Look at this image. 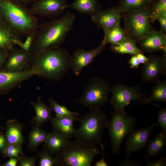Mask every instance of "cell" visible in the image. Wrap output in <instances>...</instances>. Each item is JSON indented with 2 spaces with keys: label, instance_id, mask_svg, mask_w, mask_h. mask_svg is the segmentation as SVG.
<instances>
[{
  "label": "cell",
  "instance_id": "bcb514c9",
  "mask_svg": "<svg viewBox=\"0 0 166 166\" xmlns=\"http://www.w3.org/2000/svg\"><path fill=\"white\" fill-rule=\"evenodd\" d=\"M23 4H26L33 2H34L37 0H11Z\"/></svg>",
  "mask_w": 166,
  "mask_h": 166
},
{
  "label": "cell",
  "instance_id": "7c38bea8",
  "mask_svg": "<svg viewBox=\"0 0 166 166\" xmlns=\"http://www.w3.org/2000/svg\"><path fill=\"white\" fill-rule=\"evenodd\" d=\"M105 44L102 42L97 47L89 50L79 49L71 56L70 69L76 76H79L82 70L94 61L95 57L105 49Z\"/></svg>",
  "mask_w": 166,
  "mask_h": 166
},
{
  "label": "cell",
  "instance_id": "f6af8a7d",
  "mask_svg": "<svg viewBox=\"0 0 166 166\" xmlns=\"http://www.w3.org/2000/svg\"><path fill=\"white\" fill-rule=\"evenodd\" d=\"M136 55L140 64H144L147 62L148 57L144 55L143 52L139 53Z\"/></svg>",
  "mask_w": 166,
  "mask_h": 166
},
{
  "label": "cell",
  "instance_id": "e575fe53",
  "mask_svg": "<svg viewBox=\"0 0 166 166\" xmlns=\"http://www.w3.org/2000/svg\"><path fill=\"white\" fill-rule=\"evenodd\" d=\"M36 160L35 157H28L23 156L19 160L18 165L20 166H35Z\"/></svg>",
  "mask_w": 166,
  "mask_h": 166
},
{
  "label": "cell",
  "instance_id": "4316f807",
  "mask_svg": "<svg viewBox=\"0 0 166 166\" xmlns=\"http://www.w3.org/2000/svg\"><path fill=\"white\" fill-rule=\"evenodd\" d=\"M71 7L81 13L92 15L97 12V3L95 0H75L67 8Z\"/></svg>",
  "mask_w": 166,
  "mask_h": 166
},
{
  "label": "cell",
  "instance_id": "ab89813d",
  "mask_svg": "<svg viewBox=\"0 0 166 166\" xmlns=\"http://www.w3.org/2000/svg\"><path fill=\"white\" fill-rule=\"evenodd\" d=\"M9 51L0 50V69L3 66Z\"/></svg>",
  "mask_w": 166,
  "mask_h": 166
},
{
  "label": "cell",
  "instance_id": "836d02e7",
  "mask_svg": "<svg viewBox=\"0 0 166 166\" xmlns=\"http://www.w3.org/2000/svg\"><path fill=\"white\" fill-rule=\"evenodd\" d=\"M159 126L160 132L166 135V108H162L159 111L156 123Z\"/></svg>",
  "mask_w": 166,
  "mask_h": 166
},
{
  "label": "cell",
  "instance_id": "9a60e30c",
  "mask_svg": "<svg viewBox=\"0 0 166 166\" xmlns=\"http://www.w3.org/2000/svg\"><path fill=\"white\" fill-rule=\"evenodd\" d=\"M65 0H37L30 9L34 15L52 17L67 8Z\"/></svg>",
  "mask_w": 166,
  "mask_h": 166
},
{
  "label": "cell",
  "instance_id": "d4e9b609",
  "mask_svg": "<svg viewBox=\"0 0 166 166\" xmlns=\"http://www.w3.org/2000/svg\"><path fill=\"white\" fill-rule=\"evenodd\" d=\"M151 2V0H121L117 7L122 13H126L148 8Z\"/></svg>",
  "mask_w": 166,
  "mask_h": 166
},
{
  "label": "cell",
  "instance_id": "4fadbf2b",
  "mask_svg": "<svg viewBox=\"0 0 166 166\" xmlns=\"http://www.w3.org/2000/svg\"><path fill=\"white\" fill-rule=\"evenodd\" d=\"M156 125V123H154L148 127L134 129L128 134L125 145L127 158L129 159L132 153L146 147L152 131Z\"/></svg>",
  "mask_w": 166,
  "mask_h": 166
},
{
  "label": "cell",
  "instance_id": "7dc6e473",
  "mask_svg": "<svg viewBox=\"0 0 166 166\" xmlns=\"http://www.w3.org/2000/svg\"><path fill=\"white\" fill-rule=\"evenodd\" d=\"M154 0H151V2L153 1Z\"/></svg>",
  "mask_w": 166,
  "mask_h": 166
},
{
  "label": "cell",
  "instance_id": "603a6c76",
  "mask_svg": "<svg viewBox=\"0 0 166 166\" xmlns=\"http://www.w3.org/2000/svg\"><path fill=\"white\" fill-rule=\"evenodd\" d=\"M166 135L160 132L153 139L148 141L146 146L147 155L144 161L149 160L150 157L154 158L162 152L166 144Z\"/></svg>",
  "mask_w": 166,
  "mask_h": 166
},
{
  "label": "cell",
  "instance_id": "60d3db41",
  "mask_svg": "<svg viewBox=\"0 0 166 166\" xmlns=\"http://www.w3.org/2000/svg\"><path fill=\"white\" fill-rule=\"evenodd\" d=\"M7 145L5 135L0 132V152L3 153Z\"/></svg>",
  "mask_w": 166,
  "mask_h": 166
},
{
  "label": "cell",
  "instance_id": "52a82bcc",
  "mask_svg": "<svg viewBox=\"0 0 166 166\" xmlns=\"http://www.w3.org/2000/svg\"><path fill=\"white\" fill-rule=\"evenodd\" d=\"M123 21V29L127 37L136 42H139L152 30L148 7L125 13Z\"/></svg>",
  "mask_w": 166,
  "mask_h": 166
},
{
  "label": "cell",
  "instance_id": "9c48e42d",
  "mask_svg": "<svg viewBox=\"0 0 166 166\" xmlns=\"http://www.w3.org/2000/svg\"><path fill=\"white\" fill-rule=\"evenodd\" d=\"M110 103L115 110L125 111V107L133 101L142 104H148V97L138 86H130L119 83L112 87Z\"/></svg>",
  "mask_w": 166,
  "mask_h": 166
},
{
  "label": "cell",
  "instance_id": "74e56055",
  "mask_svg": "<svg viewBox=\"0 0 166 166\" xmlns=\"http://www.w3.org/2000/svg\"><path fill=\"white\" fill-rule=\"evenodd\" d=\"M128 63L130 67L132 69L138 68L140 64L136 55H132Z\"/></svg>",
  "mask_w": 166,
  "mask_h": 166
},
{
  "label": "cell",
  "instance_id": "f1b7e54d",
  "mask_svg": "<svg viewBox=\"0 0 166 166\" xmlns=\"http://www.w3.org/2000/svg\"><path fill=\"white\" fill-rule=\"evenodd\" d=\"M48 133L35 125L30 132L29 139V146L34 148L37 147L40 144L44 142Z\"/></svg>",
  "mask_w": 166,
  "mask_h": 166
},
{
  "label": "cell",
  "instance_id": "83f0119b",
  "mask_svg": "<svg viewBox=\"0 0 166 166\" xmlns=\"http://www.w3.org/2000/svg\"><path fill=\"white\" fill-rule=\"evenodd\" d=\"M153 88L151 96L148 97V104L160 101L166 103V81H159Z\"/></svg>",
  "mask_w": 166,
  "mask_h": 166
},
{
  "label": "cell",
  "instance_id": "d590c367",
  "mask_svg": "<svg viewBox=\"0 0 166 166\" xmlns=\"http://www.w3.org/2000/svg\"><path fill=\"white\" fill-rule=\"evenodd\" d=\"M34 36L33 35L27 36L26 40L25 42H23L21 45L19 47L25 50L29 51L32 45Z\"/></svg>",
  "mask_w": 166,
  "mask_h": 166
},
{
  "label": "cell",
  "instance_id": "7a4b0ae2",
  "mask_svg": "<svg viewBox=\"0 0 166 166\" xmlns=\"http://www.w3.org/2000/svg\"><path fill=\"white\" fill-rule=\"evenodd\" d=\"M75 18L73 14L68 11L59 19L39 26L29 50L33 57L42 50L59 47L72 29Z\"/></svg>",
  "mask_w": 166,
  "mask_h": 166
},
{
  "label": "cell",
  "instance_id": "30bf717a",
  "mask_svg": "<svg viewBox=\"0 0 166 166\" xmlns=\"http://www.w3.org/2000/svg\"><path fill=\"white\" fill-rule=\"evenodd\" d=\"M32 58L29 51L15 46L9 52L2 71L17 73L26 70L30 68Z\"/></svg>",
  "mask_w": 166,
  "mask_h": 166
},
{
  "label": "cell",
  "instance_id": "5bb4252c",
  "mask_svg": "<svg viewBox=\"0 0 166 166\" xmlns=\"http://www.w3.org/2000/svg\"><path fill=\"white\" fill-rule=\"evenodd\" d=\"M122 14L117 6L97 12L91 15V20L102 29L105 34L120 23Z\"/></svg>",
  "mask_w": 166,
  "mask_h": 166
},
{
  "label": "cell",
  "instance_id": "44dd1931",
  "mask_svg": "<svg viewBox=\"0 0 166 166\" xmlns=\"http://www.w3.org/2000/svg\"><path fill=\"white\" fill-rule=\"evenodd\" d=\"M68 139L53 130L48 133L44 142L45 149L51 154L57 153L65 147L69 141Z\"/></svg>",
  "mask_w": 166,
  "mask_h": 166
},
{
  "label": "cell",
  "instance_id": "e0dca14e",
  "mask_svg": "<svg viewBox=\"0 0 166 166\" xmlns=\"http://www.w3.org/2000/svg\"><path fill=\"white\" fill-rule=\"evenodd\" d=\"M139 42L144 51L152 53L162 50L166 53V35L161 31L152 30Z\"/></svg>",
  "mask_w": 166,
  "mask_h": 166
},
{
  "label": "cell",
  "instance_id": "3957f363",
  "mask_svg": "<svg viewBox=\"0 0 166 166\" xmlns=\"http://www.w3.org/2000/svg\"><path fill=\"white\" fill-rule=\"evenodd\" d=\"M0 18L17 35H34L39 26L35 15L23 4L11 0H0Z\"/></svg>",
  "mask_w": 166,
  "mask_h": 166
},
{
  "label": "cell",
  "instance_id": "ac0fdd59",
  "mask_svg": "<svg viewBox=\"0 0 166 166\" xmlns=\"http://www.w3.org/2000/svg\"><path fill=\"white\" fill-rule=\"evenodd\" d=\"M23 43L20 36L14 32L0 18V50L10 51Z\"/></svg>",
  "mask_w": 166,
  "mask_h": 166
},
{
  "label": "cell",
  "instance_id": "ffe728a7",
  "mask_svg": "<svg viewBox=\"0 0 166 166\" xmlns=\"http://www.w3.org/2000/svg\"><path fill=\"white\" fill-rule=\"evenodd\" d=\"M6 125L5 136L7 145H15L22 148L23 142V125L16 120L12 119L7 122Z\"/></svg>",
  "mask_w": 166,
  "mask_h": 166
},
{
  "label": "cell",
  "instance_id": "4dcf8cb0",
  "mask_svg": "<svg viewBox=\"0 0 166 166\" xmlns=\"http://www.w3.org/2000/svg\"><path fill=\"white\" fill-rule=\"evenodd\" d=\"M150 11L152 23L159 17L166 15V0H158Z\"/></svg>",
  "mask_w": 166,
  "mask_h": 166
},
{
  "label": "cell",
  "instance_id": "c3c4849f",
  "mask_svg": "<svg viewBox=\"0 0 166 166\" xmlns=\"http://www.w3.org/2000/svg\"><path fill=\"white\" fill-rule=\"evenodd\" d=\"M1 118V117H0V118ZM0 128H1V127H0Z\"/></svg>",
  "mask_w": 166,
  "mask_h": 166
},
{
  "label": "cell",
  "instance_id": "cb8c5ba5",
  "mask_svg": "<svg viewBox=\"0 0 166 166\" xmlns=\"http://www.w3.org/2000/svg\"><path fill=\"white\" fill-rule=\"evenodd\" d=\"M136 42L127 37L122 42L111 45L110 49L116 53L121 54L134 55L143 52L141 49L137 47Z\"/></svg>",
  "mask_w": 166,
  "mask_h": 166
},
{
  "label": "cell",
  "instance_id": "ba28073f",
  "mask_svg": "<svg viewBox=\"0 0 166 166\" xmlns=\"http://www.w3.org/2000/svg\"><path fill=\"white\" fill-rule=\"evenodd\" d=\"M111 89L106 81L98 77L92 78L77 101L89 109H101L108 103Z\"/></svg>",
  "mask_w": 166,
  "mask_h": 166
},
{
  "label": "cell",
  "instance_id": "1f68e13d",
  "mask_svg": "<svg viewBox=\"0 0 166 166\" xmlns=\"http://www.w3.org/2000/svg\"><path fill=\"white\" fill-rule=\"evenodd\" d=\"M50 153L45 149L40 153L39 166H53L58 165L56 157H52Z\"/></svg>",
  "mask_w": 166,
  "mask_h": 166
},
{
  "label": "cell",
  "instance_id": "277c9868",
  "mask_svg": "<svg viewBox=\"0 0 166 166\" xmlns=\"http://www.w3.org/2000/svg\"><path fill=\"white\" fill-rule=\"evenodd\" d=\"M79 121L81 125L76 129L74 136L75 140L91 145L100 143L108 121L105 113L101 109H89Z\"/></svg>",
  "mask_w": 166,
  "mask_h": 166
},
{
  "label": "cell",
  "instance_id": "484cf974",
  "mask_svg": "<svg viewBox=\"0 0 166 166\" xmlns=\"http://www.w3.org/2000/svg\"><path fill=\"white\" fill-rule=\"evenodd\" d=\"M127 38L119 23L105 34L102 42L105 45L109 43L113 45L122 42Z\"/></svg>",
  "mask_w": 166,
  "mask_h": 166
},
{
  "label": "cell",
  "instance_id": "2e32d148",
  "mask_svg": "<svg viewBox=\"0 0 166 166\" xmlns=\"http://www.w3.org/2000/svg\"><path fill=\"white\" fill-rule=\"evenodd\" d=\"M37 71L31 68L20 72L0 71V90L11 89L29 78L37 75Z\"/></svg>",
  "mask_w": 166,
  "mask_h": 166
},
{
  "label": "cell",
  "instance_id": "7bdbcfd3",
  "mask_svg": "<svg viewBox=\"0 0 166 166\" xmlns=\"http://www.w3.org/2000/svg\"><path fill=\"white\" fill-rule=\"evenodd\" d=\"M19 159L14 157H10L9 160L5 163L2 164L3 166H16Z\"/></svg>",
  "mask_w": 166,
  "mask_h": 166
},
{
  "label": "cell",
  "instance_id": "8992f818",
  "mask_svg": "<svg viewBox=\"0 0 166 166\" xmlns=\"http://www.w3.org/2000/svg\"><path fill=\"white\" fill-rule=\"evenodd\" d=\"M107 127L111 140L112 152L117 155L121 152L122 141L125 137L135 128L136 118L125 111L115 110L112 113Z\"/></svg>",
  "mask_w": 166,
  "mask_h": 166
},
{
  "label": "cell",
  "instance_id": "d6986e66",
  "mask_svg": "<svg viewBox=\"0 0 166 166\" xmlns=\"http://www.w3.org/2000/svg\"><path fill=\"white\" fill-rule=\"evenodd\" d=\"M77 116L57 117L50 120L54 131L61 134L68 138L74 136L76 129L73 127L74 122L79 121Z\"/></svg>",
  "mask_w": 166,
  "mask_h": 166
},
{
  "label": "cell",
  "instance_id": "5b68a950",
  "mask_svg": "<svg viewBox=\"0 0 166 166\" xmlns=\"http://www.w3.org/2000/svg\"><path fill=\"white\" fill-rule=\"evenodd\" d=\"M96 145L82 143L75 140L69 141L65 147L56 153L58 165L65 166H90L94 156L99 154Z\"/></svg>",
  "mask_w": 166,
  "mask_h": 166
},
{
  "label": "cell",
  "instance_id": "f35d334b",
  "mask_svg": "<svg viewBox=\"0 0 166 166\" xmlns=\"http://www.w3.org/2000/svg\"><path fill=\"white\" fill-rule=\"evenodd\" d=\"M157 20L159 22L161 26V31L165 34L166 31V15L159 17Z\"/></svg>",
  "mask_w": 166,
  "mask_h": 166
},
{
  "label": "cell",
  "instance_id": "ee69618b",
  "mask_svg": "<svg viewBox=\"0 0 166 166\" xmlns=\"http://www.w3.org/2000/svg\"><path fill=\"white\" fill-rule=\"evenodd\" d=\"M101 146V148L102 152V159L99 161L95 163V166H107L108 165L106 163L104 159V147L103 145L101 142L100 143Z\"/></svg>",
  "mask_w": 166,
  "mask_h": 166
},
{
  "label": "cell",
  "instance_id": "d6a6232c",
  "mask_svg": "<svg viewBox=\"0 0 166 166\" xmlns=\"http://www.w3.org/2000/svg\"><path fill=\"white\" fill-rule=\"evenodd\" d=\"M6 156L9 157H14L18 158L19 160L21 158L19 155L23 156L22 148L15 145L7 144L2 153Z\"/></svg>",
  "mask_w": 166,
  "mask_h": 166
},
{
  "label": "cell",
  "instance_id": "b9f144b4",
  "mask_svg": "<svg viewBox=\"0 0 166 166\" xmlns=\"http://www.w3.org/2000/svg\"><path fill=\"white\" fill-rule=\"evenodd\" d=\"M118 165L121 166H139L140 165V164H139L136 162L130 160L129 159L126 158L123 162L119 164Z\"/></svg>",
  "mask_w": 166,
  "mask_h": 166
},
{
  "label": "cell",
  "instance_id": "8fae6325",
  "mask_svg": "<svg viewBox=\"0 0 166 166\" xmlns=\"http://www.w3.org/2000/svg\"><path fill=\"white\" fill-rule=\"evenodd\" d=\"M166 54L162 57L151 55L148 57L147 62L144 64L141 71L142 79L143 82L156 83L159 81L160 76L166 75Z\"/></svg>",
  "mask_w": 166,
  "mask_h": 166
},
{
  "label": "cell",
  "instance_id": "7402d4cb",
  "mask_svg": "<svg viewBox=\"0 0 166 166\" xmlns=\"http://www.w3.org/2000/svg\"><path fill=\"white\" fill-rule=\"evenodd\" d=\"M31 105L35 113V115L33 118V122L35 125L40 127L51 119L52 118L51 109L42 102L40 98L36 102H31Z\"/></svg>",
  "mask_w": 166,
  "mask_h": 166
},
{
  "label": "cell",
  "instance_id": "6da1fadb",
  "mask_svg": "<svg viewBox=\"0 0 166 166\" xmlns=\"http://www.w3.org/2000/svg\"><path fill=\"white\" fill-rule=\"evenodd\" d=\"M71 56L66 49L60 47L40 51L33 57L31 68L39 77L51 81L60 80L70 69Z\"/></svg>",
  "mask_w": 166,
  "mask_h": 166
},
{
  "label": "cell",
  "instance_id": "8d00e7d4",
  "mask_svg": "<svg viewBox=\"0 0 166 166\" xmlns=\"http://www.w3.org/2000/svg\"><path fill=\"white\" fill-rule=\"evenodd\" d=\"M147 162L145 166H164L166 165V157H162L160 159L154 161H149L147 160Z\"/></svg>",
  "mask_w": 166,
  "mask_h": 166
},
{
  "label": "cell",
  "instance_id": "f546056e",
  "mask_svg": "<svg viewBox=\"0 0 166 166\" xmlns=\"http://www.w3.org/2000/svg\"><path fill=\"white\" fill-rule=\"evenodd\" d=\"M49 107L52 111H54L57 117L77 116V113L69 110L65 105L59 104L53 98L48 100Z\"/></svg>",
  "mask_w": 166,
  "mask_h": 166
}]
</instances>
